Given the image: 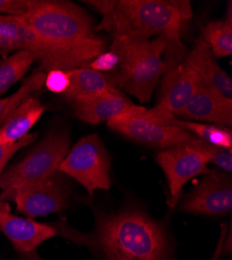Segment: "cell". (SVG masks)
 <instances>
[{
	"label": "cell",
	"instance_id": "obj_19",
	"mask_svg": "<svg viewBox=\"0 0 232 260\" xmlns=\"http://www.w3.org/2000/svg\"><path fill=\"white\" fill-rule=\"evenodd\" d=\"M228 17L224 20L210 21L201 28V38L209 45L216 58L232 54V17L229 2Z\"/></svg>",
	"mask_w": 232,
	"mask_h": 260
},
{
	"label": "cell",
	"instance_id": "obj_2",
	"mask_svg": "<svg viewBox=\"0 0 232 260\" xmlns=\"http://www.w3.org/2000/svg\"><path fill=\"white\" fill-rule=\"evenodd\" d=\"M103 16L95 31H108L114 38H159L168 43L167 61L172 67L180 63L185 54L181 42L182 30L192 18L188 2L171 0H119L86 2Z\"/></svg>",
	"mask_w": 232,
	"mask_h": 260
},
{
	"label": "cell",
	"instance_id": "obj_4",
	"mask_svg": "<svg viewBox=\"0 0 232 260\" xmlns=\"http://www.w3.org/2000/svg\"><path fill=\"white\" fill-rule=\"evenodd\" d=\"M168 47V43L159 38H114L111 49L118 53L120 61L113 85L135 96L141 103L148 102L159 78L172 68L162 57Z\"/></svg>",
	"mask_w": 232,
	"mask_h": 260
},
{
	"label": "cell",
	"instance_id": "obj_7",
	"mask_svg": "<svg viewBox=\"0 0 232 260\" xmlns=\"http://www.w3.org/2000/svg\"><path fill=\"white\" fill-rule=\"evenodd\" d=\"M198 78L184 62L169 69L162 79L160 97L151 110H145L137 116L163 125L176 118L195 93Z\"/></svg>",
	"mask_w": 232,
	"mask_h": 260
},
{
	"label": "cell",
	"instance_id": "obj_13",
	"mask_svg": "<svg viewBox=\"0 0 232 260\" xmlns=\"http://www.w3.org/2000/svg\"><path fill=\"white\" fill-rule=\"evenodd\" d=\"M176 118L206 121L230 128L232 125V99L209 88L198 79L194 95Z\"/></svg>",
	"mask_w": 232,
	"mask_h": 260
},
{
	"label": "cell",
	"instance_id": "obj_11",
	"mask_svg": "<svg viewBox=\"0 0 232 260\" xmlns=\"http://www.w3.org/2000/svg\"><path fill=\"white\" fill-rule=\"evenodd\" d=\"M58 173L17 190L12 199L17 210L29 219L64 210L68 205V188Z\"/></svg>",
	"mask_w": 232,
	"mask_h": 260
},
{
	"label": "cell",
	"instance_id": "obj_22",
	"mask_svg": "<svg viewBox=\"0 0 232 260\" xmlns=\"http://www.w3.org/2000/svg\"><path fill=\"white\" fill-rule=\"evenodd\" d=\"M45 78L46 73L37 69L31 75L24 79L18 91L6 98H0V126L27 97L38 93L42 89L45 83Z\"/></svg>",
	"mask_w": 232,
	"mask_h": 260
},
{
	"label": "cell",
	"instance_id": "obj_27",
	"mask_svg": "<svg viewBox=\"0 0 232 260\" xmlns=\"http://www.w3.org/2000/svg\"><path fill=\"white\" fill-rule=\"evenodd\" d=\"M45 86L55 94H64L70 84V77L68 71L52 70L46 73Z\"/></svg>",
	"mask_w": 232,
	"mask_h": 260
},
{
	"label": "cell",
	"instance_id": "obj_16",
	"mask_svg": "<svg viewBox=\"0 0 232 260\" xmlns=\"http://www.w3.org/2000/svg\"><path fill=\"white\" fill-rule=\"evenodd\" d=\"M70 84L61 96L71 104L119 91L103 73L80 67L68 71Z\"/></svg>",
	"mask_w": 232,
	"mask_h": 260
},
{
	"label": "cell",
	"instance_id": "obj_10",
	"mask_svg": "<svg viewBox=\"0 0 232 260\" xmlns=\"http://www.w3.org/2000/svg\"><path fill=\"white\" fill-rule=\"evenodd\" d=\"M138 114H125L108 122L111 129L136 142L161 150L187 144L194 136L172 125H161L143 119Z\"/></svg>",
	"mask_w": 232,
	"mask_h": 260
},
{
	"label": "cell",
	"instance_id": "obj_5",
	"mask_svg": "<svg viewBox=\"0 0 232 260\" xmlns=\"http://www.w3.org/2000/svg\"><path fill=\"white\" fill-rule=\"evenodd\" d=\"M70 147L66 133L48 135L22 160L0 176V201L12 200L20 188L43 180L58 171Z\"/></svg>",
	"mask_w": 232,
	"mask_h": 260
},
{
	"label": "cell",
	"instance_id": "obj_25",
	"mask_svg": "<svg viewBox=\"0 0 232 260\" xmlns=\"http://www.w3.org/2000/svg\"><path fill=\"white\" fill-rule=\"evenodd\" d=\"M37 139V135H27L22 140H20L14 144H6L0 140V176L3 175L4 169L8 161L13 157V155L22 149L23 147L31 144Z\"/></svg>",
	"mask_w": 232,
	"mask_h": 260
},
{
	"label": "cell",
	"instance_id": "obj_17",
	"mask_svg": "<svg viewBox=\"0 0 232 260\" xmlns=\"http://www.w3.org/2000/svg\"><path fill=\"white\" fill-rule=\"evenodd\" d=\"M44 112L45 107L40 100L39 93L30 95L0 126V140L6 144H14L22 140Z\"/></svg>",
	"mask_w": 232,
	"mask_h": 260
},
{
	"label": "cell",
	"instance_id": "obj_3",
	"mask_svg": "<svg viewBox=\"0 0 232 260\" xmlns=\"http://www.w3.org/2000/svg\"><path fill=\"white\" fill-rule=\"evenodd\" d=\"M68 236L82 240L104 260H175L165 228L139 209L98 212L92 235Z\"/></svg>",
	"mask_w": 232,
	"mask_h": 260
},
{
	"label": "cell",
	"instance_id": "obj_21",
	"mask_svg": "<svg viewBox=\"0 0 232 260\" xmlns=\"http://www.w3.org/2000/svg\"><path fill=\"white\" fill-rule=\"evenodd\" d=\"M163 125H172L180 127L189 134L193 133L197 136L198 139L212 144L214 146L232 149V133L230 128L218 126V125H210V124H202L193 121H187L177 118H171Z\"/></svg>",
	"mask_w": 232,
	"mask_h": 260
},
{
	"label": "cell",
	"instance_id": "obj_8",
	"mask_svg": "<svg viewBox=\"0 0 232 260\" xmlns=\"http://www.w3.org/2000/svg\"><path fill=\"white\" fill-rule=\"evenodd\" d=\"M156 162L162 169L169 183L170 198L168 203L175 207L184 184L196 176L206 174L209 160L202 151L187 143L160 150L156 154Z\"/></svg>",
	"mask_w": 232,
	"mask_h": 260
},
{
	"label": "cell",
	"instance_id": "obj_12",
	"mask_svg": "<svg viewBox=\"0 0 232 260\" xmlns=\"http://www.w3.org/2000/svg\"><path fill=\"white\" fill-rule=\"evenodd\" d=\"M0 231L20 253L24 254L36 251L42 243L56 235V229L52 226L12 214L9 205L3 201H0Z\"/></svg>",
	"mask_w": 232,
	"mask_h": 260
},
{
	"label": "cell",
	"instance_id": "obj_9",
	"mask_svg": "<svg viewBox=\"0 0 232 260\" xmlns=\"http://www.w3.org/2000/svg\"><path fill=\"white\" fill-rule=\"evenodd\" d=\"M180 209L207 215L229 213L232 209L231 174L224 171L208 170L195 188L187 193Z\"/></svg>",
	"mask_w": 232,
	"mask_h": 260
},
{
	"label": "cell",
	"instance_id": "obj_15",
	"mask_svg": "<svg viewBox=\"0 0 232 260\" xmlns=\"http://www.w3.org/2000/svg\"><path fill=\"white\" fill-rule=\"evenodd\" d=\"M184 63L196 74L200 82L232 99V80L220 67L212 49L202 39L196 41Z\"/></svg>",
	"mask_w": 232,
	"mask_h": 260
},
{
	"label": "cell",
	"instance_id": "obj_20",
	"mask_svg": "<svg viewBox=\"0 0 232 260\" xmlns=\"http://www.w3.org/2000/svg\"><path fill=\"white\" fill-rule=\"evenodd\" d=\"M38 57L26 50L16 51L0 60V96L23 78Z\"/></svg>",
	"mask_w": 232,
	"mask_h": 260
},
{
	"label": "cell",
	"instance_id": "obj_14",
	"mask_svg": "<svg viewBox=\"0 0 232 260\" xmlns=\"http://www.w3.org/2000/svg\"><path fill=\"white\" fill-rule=\"evenodd\" d=\"M75 116L90 124L109 122L125 114H141L146 108L134 104L119 90L115 93L72 104Z\"/></svg>",
	"mask_w": 232,
	"mask_h": 260
},
{
	"label": "cell",
	"instance_id": "obj_24",
	"mask_svg": "<svg viewBox=\"0 0 232 260\" xmlns=\"http://www.w3.org/2000/svg\"><path fill=\"white\" fill-rule=\"evenodd\" d=\"M36 4L37 0H0V15L24 17Z\"/></svg>",
	"mask_w": 232,
	"mask_h": 260
},
{
	"label": "cell",
	"instance_id": "obj_26",
	"mask_svg": "<svg viewBox=\"0 0 232 260\" xmlns=\"http://www.w3.org/2000/svg\"><path fill=\"white\" fill-rule=\"evenodd\" d=\"M119 61L120 58L118 53L115 50L110 49L109 51H105L98 55L90 63H88L86 67L100 73L109 72L118 68Z\"/></svg>",
	"mask_w": 232,
	"mask_h": 260
},
{
	"label": "cell",
	"instance_id": "obj_23",
	"mask_svg": "<svg viewBox=\"0 0 232 260\" xmlns=\"http://www.w3.org/2000/svg\"><path fill=\"white\" fill-rule=\"evenodd\" d=\"M188 144L197 150L202 151V152L207 156L209 162L215 164L224 172L231 174L232 172V149L222 148L218 146H214L208 144L196 137L189 141Z\"/></svg>",
	"mask_w": 232,
	"mask_h": 260
},
{
	"label": "cell",
	"instance_id": "obj_18",
	"mask_svg": "<svg viewBox=\"0 0 232 260\" xmlns=\"http://www.w3.org/2000/svg\"><path fill=\"white\" fill-rule=\"evenodd\" d=\"M0 50H26L39 58V44L23 17L0 15Z\"/></svg>",
	"mask_w": 232,
	"mask_h": 260
},
{
	"label": "cell",
	"instance_id": "obj_6",
	"mask_svg": "<svg viewBox=\"0 0 232 260\" xmlns=\"http://www.w3.org/2000/svg\"><path fill=\"white\" fill-rule=\"evenodd\" d=\"M110 169L109 152L96 134L80 139L58 166V172L78 181L91 197L97 189H110Z\"/></svg>",
	"mask_w": 232,
	"mask_h": 260
},
{
	"label": "cell",
	"instance_id": "obj_1",
	"mask_svg": "<svg viewBox=\"0 0 232 260\" xmlns=\"http://www.w3.org/2000/svg\"><path fill=\"white\" fill-rule=\"evenodd\" d=\"M39 44V70L70 71L86 67L107 51L89 14L71 2L37 0L23 17Z\"/></svg>",
	"mask_w": 232,
	"mask_h": 260
}]
</instances>
